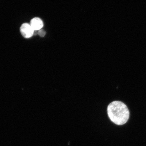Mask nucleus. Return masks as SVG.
<instances>
[{
  "mask_svg": "<svg viewBox=\"0 0 146 146\" xmlns=\"http://www.w3.org/2000/svg\"><path fill=\"white\" fill-rule=\"evenodd\" d=\"M107 113L110 120L117 125L124 124L129 119V111L127 106L119 101L112 102L108 105Z\"/></svg>",
  "mask_w": 146,
  "mask_h": 146,
  "instance_id": "nucleus-1",
  "label": "nucleus"
},
{
  "mask_svg": "<svg viewBox=\"0 0 146 146\" xmlns=\"http://www.w3.org/2000/svg\"><path fill=\"white\" fill-rule=\"evenodd\" d=\"M21 34L25 38H29L33 36L35 31L31 25L27 23L23 24L20 28Z\"/></svg>",
  "mask_w": 146,
  "mask_h": 146,
  "instance_id": "nucleus-2",
  "label": "nucleus"
},
{
  "mask_svg": "<svg viewBox=\"0 0 146 146\" xmlns=\"http://www.w3.org/2000/svg\"><path fill=\"white\" fill-rule=\"evenodd\" d=\"M37 34L39 35V36L41 37H44L45 35H46V32L44 30L41 29L39 30V31H38L37 32Z\"/></svg>",
  "mask_w": 146,
  "mask_h": 146,
  "instance_id": "nucleus-4",
  "label": "nucleus"
},
{
  "mask_svg": "<svg viewBox=\"0 0 146 146\" xmlns=\"http://www.w3.org/2000/svg\"><path fill=\"white\" fill-rule=\"evenodd\" d=\"M32 28L35 31H38L41 29L44 26L43 21L40 18H33L31 21L30 24Z\"/></svg>",
  "mask_w": 146,
  "mask_h": 146,
  "instance_id": "nucleus-3",
  "label": "nucleus"
}]
</instances>
